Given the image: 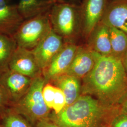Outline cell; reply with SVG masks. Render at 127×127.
<instances>
[{"instance_id": "6da1fadb", "label": "cell", "mask_w": 127, "mask_h": 127, "mask_svg": "<svg viewBox=\"0 0 127 127\" xmlns=\"http://www.w3.org/2000/svg\"><path fill=\"white\" fill-rule=\"evenodd\" d=\"M92 52L95 65L82 79V95L93 96L109 105L121 106L127 95V75L122 60Z\"/></svg>"}, {"instance_id": "7a4b0ae2", "label": "cell", "mask_w": 127, "mask_h": 127, "mask_svg": "<svg viewBox=\"0 0 127 127\" xmlns=\"http://www.w3.org/2000/svg\"><path fill=\"white\" fill-rule=\"evenodd\" d=\"M122 106L105 104L93 96L82 95L59 114L49 117L60 127H109Z\"/></svg>"}, {"instance_id": "3957f363", "label": "cell", "mask_w": 127, "mask_h": 127, "mask_svg": "<svg viewBox=\"0 0 127 127\" xmlns=\"http://www.w3.org/2000/svg\"><path fill=\"white\" fill-rule=\"evenodd\" d=\"M46 84L42 75L34 78L27 93L10 108L21 114L34 126L42 120L49 117L51 109L47 106L42 96Z\"/></svg>"}, {"instance_id": "277c9868", "label": "cell", "mask_w": 127, "mask_h": 127, "mask_svg": "<svg viewBox=\"0 0 127 127\" xmlns=\"http://www.w3.org/2000/svg\"><path fill=\"white\" fill-rule=\"evenodd\" d=\"M49 16L52 30L64 41L82 34L80 6L60 0L50 8Z\"/></svg>"}, {"instance_id": "5b68a950", "label": "cell", "mask_w": 127, "mask_h": 127, "mask_svg": "<svg viewBox=\"0 0 127 127\" xmlns=\"http://www.w3.org/2000/svg\"><path fill=\"white\" fill-rule=\"evenodd\" d=\"M51 30L48 11L25 19L13 38L18 47L32 50Z\"/></svg>"}, {"instance_id": "8992f818", "label": "cell", "mask_w": 127, "mask_h": 127, "mask_svg": "<svg viewBox=\"0 0 127 127\" xmlns=\"http://www.w3.org/2000/svg\"><path fill=\"white\" fill-rule=\"evenodd\" d=\"M79 46L65 42L62 49L56 55L48 66L42 71V75L46 83H51L55 79L67 71L76 53Z\"/></svg>"}, {"instance_id": "52a82bcc", "label": "cell", "mask_w": 127, "mask_h": 127, "mask_svg": "<svg viewBox=\"0 0 127 127\" xmlns=\"http://www.w3.org/2000/svg\"><path fill=\"white\" fill-rule=\"evenodd\" d=\"M64 43L63 38L51 30L42 41L31 50L42 72L50 64L62 49Z\"/></svg>"}, {"instance_id": "ba28073f", "label": "cell", "mask_w": 127, "mask_h": 127, "mask_svg": "<svg viewBox=\"0 0 127 127\" xmlns=\"http://www.w3.org/2000/svg\"><path fill=\"white\" fill-rule=\"evenodd\" d=\"M33 79L9 69L1 75L0 83L8 95L11 106L27 93Z\"/></svg>"}, {"instance_id": "9c48e42d", "label": "cell", "mask_w": 127, "mask_h": 127, "mask_svg": "<svg viewBox=\"0 0 127 127\" xmlns=\"http://www.w3.org/2000/svg\"><path fill=\"white\" fill-rule=\"evenodd\" d=\"M108 3V0H84L80 6L82 34L87 39L101 22Z\"/></svg>"}, {"instance_id": "30bf717a", "label": "cell", "mask_w": 127, "mask_h": 127, "mask_svg": "<svg viewBox=\"0 0 127 127\" xmlns=\"http://www.w3.org/2000/svg\"><path fill=\"white\" fill-rule=\"evenodd\" d=\"M9 69L32 79L42 74L31 50L18 46L10 61Z\"/></svg>"}, {"instance_id": "8fae6325", "label": "cell", "mask_w": 127, "mask_h": 127, "mask_svg": "<svg viewBox=\"0 0 127 127\" xmlns=\"http://www.w3.org/2000/svg\"><path fill=\"white\" fill-rule=\"evenodd\" d=\"M17 4L9 0H0V33L13 37L19 27L24 21Z\"/></svg>"}, {"instance_id": "7c38bea8", "label": "cell", "mask_w": 127, "mask_h": 127, "mask_svg": "<svg viewBox=\"0 0 127 127\" xmlns=\"http://www.w3.org/2000/svg\"><path fill=\"white\" fill-rule=\"evenodd\" d=\"M116 28L127 34V0L108 1L101 22Z\"/></svg>"}, {"instance_id": "4fadbf2b", "label": "cell", "mask_w": 127, "mask_h": 127, "mask_svg": "<svg viewBox=\"0 0 127 127\" xmlns=\"http://www.w3.org/2000/svg\"><path fill=\"white\" fill-rule=\"evenodd\" d=\"M92 51L87 46H79L65 74L83 79L91 72L95 65Z\"/></svg>"}, {"instance_id": "5bb4252c", "label": "cell", "mask_w": 127, "mask_h": 127, "mask_svg": "<svg viewBox=\"0 0 127 127\" xmlns=\"http://www.w3.org/2000/svg\"><path fill=\"white\" fill-rule=\"evenodd\" d=\"M87 47L91 50L102 55H112L109 27L100 22L88 37Z\"/></svg>"}, {"instance_id": "9a60e30c", "label": "cell", "mask_w": 127, "mask_h": 127, "mask_svg": "<svg viewBox=\"0 0 127 127\" xmlns=\"http://www.w3.org/2000/svg\"><path fill=\"white\" fill-rule=\"evenodd\" d=\"M63 92L66 101V105L73 104L82 95L81 80L65 74L50 83Z\"/></svg>"}, {"instance_id": "2e32d148", "label": "cell", "mask_w": 127, "mask_h": 127, "mask_svg": "<svg viewBox=\"0 0 127 127\" xmlns=\"http://www.w3.org/2000/svg\"><path fill=\"white\" fill-rule=\"evenodd\" d=\"M60 0H19L18 10L25 19L49 11Z\"/></svg>"}, {"instance_id": "e0dca14e", "label": "cell", "mask_w": 127, "mask_h": 127, "mask_svg": "<svg viewBox=\"0 0 127 127\" xmlns=\"http://www.w3.org/2000/svg\"><path fill=\"white\" fill-rule=\"evenodd\" d=\"M17 47L13 37L0 33V77L9 70L10 61Z\"/></svg>"}, {"instance_id": "ac0fdd59", "label": "cell", "mask_w": 127, "mask_h": 127, "mask_svg": "<svg viewBox=\"0 0 127 127\" xmlns=\"http://www.w3.org/2000/svg\"><path fill=\"white\" fill-rule=\"evenodd\" d=\"M112 55L122 59L127 51V34L114 27H109Z\"/></svg>"}, {"instance_id": "d6986e66", "label": "cell", "mask_w": 127, "mask_h": 127, "mask_svg": "<svg viewBox=\"0 0 127 127\" xmlns=\"http://www.w3.org/2000/svg\"><path fill=\"white\" fill-rule=\"evenodd\" d=\"M2 127H34L22 115L10 108L0 118Z\"/></svg>"}, {"instance_id": "ffe728a7", "label": "cell", "mask_w": 127, "mask_h": 127, "mask_svg": "<svg viewBox=\"0 0 127 127\" xmlns=\"http://www.w3.org/2000/svg\"><path fill=\"white\" fill-rule=\"evenodd\" d=\"M66 105V101L63 92L57 87L52 110L55 114H59Z\"/></svg>"}, {"instance_id": "44dd1931", "label": "cell", "mask_w": 127, "mask_h": 127, "mask_svg": "<svg viewBox=\"0 0 127 127\" xmlns=\"http://www.w3.org/2000/svg\"><path fill=\"white\" fill-rule=\"evenodd\" d=\"M57 87L50 83H46L42 90V96L46 104L52 110Z\"/></svg>"}, {"instance_id": "7402d4cb", "label": "cell", "mask_w": 127, "mask_h": 127, "mask_svg": "<svg viewBox=\"0 0 127 127\" xmlns=\"http://www.w3.org/2000/svg\"><path fill=\"white\" fill-rule=\"evenodd\" d=\"M109 127H127V113L122 109L116 114Z\"/></svg>"}, {"instance_id": "603a6c76", "label": "cell", "mask_w": 127, "mask_h": 127, "mask_svg": "<svg viewBox=\"0 0 127 127\" xmlns=\"http://www.w3.org/2000/svg\"><path fill=\"white\" fill-rule=\"evenodd\" d=\"M11 104L8 95L0 83V118L10 108Z\"/></svg>"}, {"instance_id": "cb8c5ba5", "label": "cell", "mask_w": 127, "mask_h": 127, "mask_svg": "<svg viewBox=\"0 0 127 127\" xmlns=\"http://www.w3.org/2000/svg\"><path fill=\"white\" fill-rule=\"evenodd\" d=\"M35 127H60L50 117L42 120L36 123Z\"/></svg>"}, {"instance_id": "d4e9b609", "label": "cell", "mask_w": 127, "mask_h": 127, "mask_svg": "<svg viewBox=\"0 0 127 127\" xmlns=\"http://www.w3.org/2000/svg\"><path fill=\"white\" fill-rule=\"evenodd\" d=\"M121 60L122 61L123 66L127 75V51L125 53V54L123 55Z\"/></svg>"}, {"instance_id": "484cf974", "label": "cell", "mask_w": 127, "mask_h": 127, "mask_svg": "<svg viewBox=\"0 0 127 127\" xmlns=\"http://www.w3.org/2000/svg\"><path fill=\"white\" fill-rule=\"evenodd\" d=\"M121 106L123 111L127 113V95L121 104Z\"/></svg>"}, {"instance_id": "4316f807", "label": "cell", "mask_w": 127, "mask_h": 127, "mask_svg": "<svg viewBox=\"0 0 127 127\" xmlns=\"http://www.w3.org/2000/svg\"><path fill=\"white\" fill-rule=\"evenodd\" d=\"M0 127H2V126H1V124H0Z\"/></svg>"}]
</instances>
